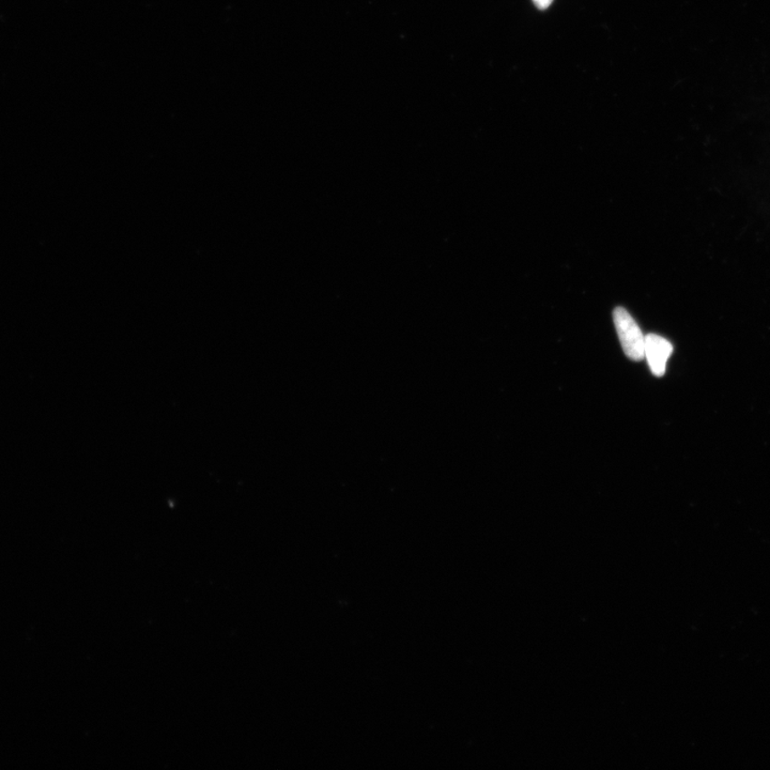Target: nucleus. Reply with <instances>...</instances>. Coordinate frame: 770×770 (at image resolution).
I'll return each instance as SVG.
<instances>
[{"instance_id":"nucleus-1","label":"nucleus","mask_w":770,"mask_h":770,"mask_svg":"<svg viewBox=\"0 0 770 770\" xmlns=\"http://www.w3.org/2000/svg\"><path fill=\"white\" fill-rule=\"evenodd\" d=\"M614 325L622 350L632 361L644 358L645 336L635 319L625 309L617 308L613 313Z\"/></svg>"},{"instance_id":"nucleus-2","label":"nucleus","mask_w":770,"mask_h":770,"mask_svg":"<svg viewBox=\"0 0 770 770\" xmlns=\"http://www.w3.org/2000/svg\"><path fill=\"white\" fill-rule=\"evenodd\" d=\"M673 353V346L666 338L656 334L645 336L644 358L648 359L650 371L656 377L665 375L667 362Z\"/></svg>"},{"instance_id":"nucleus-3","label":"nucleus","mask_w":770,"mask_h":770,"mask_svg":"<svg viewBox=\"0 0 770 770\" xmlns=\"http://www.w3.org/2000/svg\"><path fill=\"white\" fill-rule=\"evenodd\" d=\"M533 2L540 9H546L552 4L553 0H533Z\"/></svg>"}]
</instances>
